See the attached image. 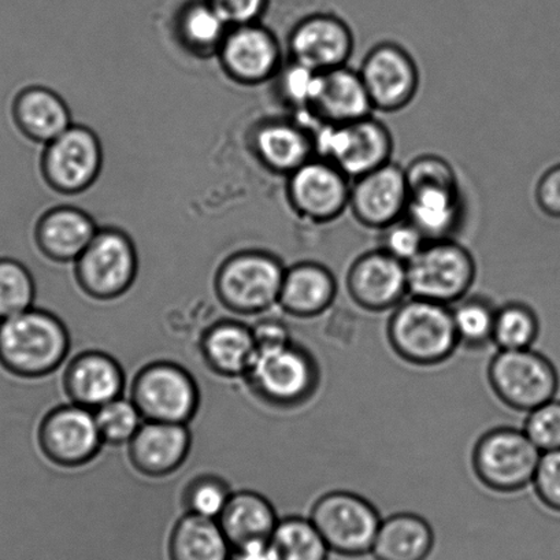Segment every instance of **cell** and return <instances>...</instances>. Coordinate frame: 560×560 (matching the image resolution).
<instances>
[{
    "mask_svg": "<svg viewBox=\"0 0 560 560\" xmlns=\"http://www.w3.org/2000/svg\"><path fill=\"white\" fill-rule=\"evenodd\" d=\"M433 547L431 524L420 515L399 513L382 521L370 553L374 560H427Z\"/></svg>",
    "mask_w": 560,
    "mask_h": 560,
    "instance_id": "obj_28",
    "label": "cell"
},
{
    "mask_svg": "<svg viewBox=\"0 0 560 560\" xmlns=\"http://www.w3.org/2000/svg\"><path fill=\"white\" fill-rule=\"evenodd\" d=\"M355 48L352 30L339 15H310L290 36L291 61L317 72L346 67Z\"/></svg>",
    "mask_w": 560,
    "mask_h": 560,
    "instance_id": "obj_19",
    "label": "cell"
},
{
    "mask_svg": "<svg viewBox=\"0 0 560 560\" xmlns=\"http://www.w3.org/2000/svg\"><path fill=\"white\" fill-rule=\"evenodd\" d=\"M247 387L273 409H298L314 398L319 388V364L298 342L257 351L246 376Z\"/></svg>",
    "mask_w": 560,
    "mask_h": 560,
    "instance_id": "obj_4",
    "label": "cell"
},
{
    "mask_svg": "<svg viewBox=\"0 0 560 560\" xmlns=\"http://www.w3.org/2000/svg\"><path fill=\"white\" fill-rule=\"evenodd\" d=\"M541 451L524 429L497 428L483 433L472 451V469L491 491L514 493L533 482Z\"/></svg>",
    "mask_w": 560,
    "mask_h": 560,
    "instance_id": "obj_8",
    "label": "cell"
},
{
    "mask_svg": "<svg viewBox=\"0 0 560 560\" xmlns=\"http://www.w3.org/2000/svg\"><path fill=\"white\" fill-rule=\"evenodd\" d=\"M459 346L467 350H482L493 341L494 318L498 307L491 299L467 295L451 306Z\"/></svg>",
    "mask_w": 560,
    "mask_h": 560,
    "instance_id": "obj_33",
    "label": "cell"
},
{
    "mask_svg": "<svg viewBox=\"0 0 560 560\" xmlns=\"http://www.w3.org/2000/svg\"><path fill=\"white\" fill-rule=\"evenodd\" d=\"M138 254L122 232L97 231L94 241L75 260V280L96 301H114L133 285Z\"/></svg>",
    "mask_w": 560,
    "mask_h": 560,
    "instance_id": "obj_12",
    "label": "cell"
},
{
    "mask_svg": "<svg viewBox=\"0 0 560 560\" xmlns=\"http://www.w3.org/2000/svg\"><path fill=\"white\" fill-rule=\"evenodd\" d=\"M70 351L67 325L40 308L0 320V366L21 378L50 376Z\"/></svg>",
    "mask_w": 560,
    "mask_h": 560,
    "instance_id": "obj_2",
    "label": "cell"
},
{
    "mask_svg": "<svg viewBox=\"0 0 560 560\" xmlns=\"http://www.w3.org/2000/svg\"><path fill=\"white\" fill-rule=\"evenodd\" d=\"M489 385L510 409L529 412L555 399L559 376L553 363L542 353L526 350H499L488 366Z\"/></svg>",
    "mask_w": 560,
    "mask_h": 560,
    "instance_id": "obj_11",
    "label": "cell"
},
{
    "mask_svg": "<svg viewBox=\"0 0 560 560\" xmlns=\"http://www.w3.org/2000/svg\"><path fill=\"white\" fill-rule=\"evenodd\" d=\"M226 25L210 4H198L184 14L182 34L189 46L209 50L222 45L226 37Z\"/></svg>",
    "mask_w": 560,
    "mask_h": 560,
    "instance_id": "obj_38",
    "label": "cell"
},
{
    "mask_svg": "<svg viewBox=\"0 0 560 560\" xmlns=\"http://www.w3.org/2000/svg\"><path fill=\"white\" fill-rule=\"evenodd\" d=\"M313 141L315 158L334 163L351 179L393 162L394 136L374 116L351 124H317Z\"/></svg>",
    "mask_w": 560,
    "mask_h": 560,
    "instance_id": "obj_5",
    "label": "cell"
},
{
    "mask_svg": "<svg viewBox=\"0 0 560 560\" xmlns=\"http://www.w3.org/2000/svg\"><path fill=\"white\" fill-rule=\"evenodd\" d=\"M540 334V320L535 310L522 302H509L498 307L493 341L499 350L513 351L532 348Z\"/></svg>",
    "mask_w": 560,
    "mask_h": 560,
    "instance_id": "obj_34",
    "label": "cell"
},
{
    "mask_svg": "<svg viewBox=\"0 0 560 560\" xmlns=\"http://www.w3.org/2000/svg\"><path fill=\"white\" fill-rule=\"evenodd\" d=\"M524 432L541 454L560 450V400H549L527 412Z\"/></svg>",
    "mask_w": 560,
    "mask_h": 560,
    "instance_id": "obj_40",
    "label": "cell"
},
{
    "mask_svg": "<svg viewBox=\"0 0 560 560\" xmlns=\"http://www.w3.org/2000/svg\"><path fill=\"white\" fill-rule=\"evenodd\" d=\"M407 203L409 184L405 167L394 161L352 179L348 210L368 230L380 232L404 219Z\"/></svg>",
    "mask_w": 560,
    "mask_h": 560,
    "instance_id": "obj_16",
    "label": "cell"
},
{
    "mask_svg": "<svg viewBox=\"0 0 560 560\" xmlns=\"http://www.w3.org/2000/svg\"><path fill=\"white\" fill-rule=\"evenodd\" d=\"M409 184L406 217L428 242L454 238L465 220L466 206L458 174L445 158L422 154L405 167Z\"/></svg>",
    "mask_w": 560,
    "mask_h": 560,
    "instance_id": "obj_1",
    "label": "cell"
},
{
    "mask_svg": "<svg viewBox=\"0 0 560 560\" xmlns=\"http://www.w3.org/2000/svg\"><path fill=\"white\" fill-rule=\"evenodd\" d=\"M34 277L18 260L0 259V320L14 317L34 306Z\"/></svg>",
    "mask_w": 560,
    "mask_h": 560,
    "instance_id": "obj_35",
    "label": "cell"
},
{
    "mask_svg": "<svg viewBox=\"0 0 560 560\" xmlns=\"http://www.w3.org/2000/svg\"><path fill=\"white\" fill-rule=\"evenodd\" d=\"M124 388L121 364L106 352H81L65 370L63 389L68 398L92 411L121 398Z\"/></svg>",
    "mask_w": 560,
    "mask_h": 560,
    "instance_id": "obj_20",
    "label": "cell"
},
{
    "mask_svg": "<svg viewBox=\"0 0 560 560\" xmlns=\"http://www.w3.org/2000/svg\"><path fill=\"white\" fill-rule=\"evenodd\" d=\"M199 350L210 372L225 378H244L257 355L252 326L232 319L206 329Z\"/></svg>",
    "mask_w": 560,
    "mask_h": 560,
    "instance_id": "obj_24",
    "label": "cell"
},
{
    "mask_svg": "<svg viewBox=\"0 0 560 560\" xmlns=\"http://www.w3.org/2000/svg\"><path fill=\"white\" fill-rule=\"evenodd\" d=\"M255 141L265 165L288 176L315 158L313 129L307 125L291 121L266 124Z\"/></svg>",
    "mask_w": 560,
    "mask_h": 560,
    "instance_id": "obj_29",
    "label": "cell"
},
{
    "mask_svg": "<svg viewBox=\"0 0 560 560\" xmlns=\"http://www.w3.org/2000/svg\"><path fill=\"white\" fill-rule=\"evenodd\" d=\"M337 281L325 265L301 262L287 269L279 304L287 314L296 318H314L334 304Z\"/></svg>",
    "mask_w": 560,
    "mask_h": 560,
    "instance_id": "obj_25",
    "label": "cell"
},
{
    "mask_svg": "<svg viewBox=\"0 0 560 560\" xmlns=\"http://www.w3.org/2000/svg\"><path fill=\"white\" fill-rule=\"evenodd\" d=\"M532 483L540 502L560 513V450L541 454Z\"/></svg>",
    "mask_w": 560,
    "mask_h": 560,
    "instance_id": "obj_42",
    "label": "cell"
},
{
    "mask_svg": "<svg viewBox=\"0 0 560 560\" xmlns=\"http://www.w3.org/2000/svg\"><path fill=\"white\" fill-rule=\"evenodd\" d=\"M352 179L334 163L313 158L288 178V199L302 219L330 224L350 208Z\"/></svg>",
    "mask_w": 560,
    "mask_h": 560,
    "instance_id": "obj_14",
    "label": "cell"
},
{
    "mask_svg": "<svg viewBox=\"0 0 560 560\" xmlns=\"http://www.w3.org/2000/svg\"><path fill=\"white\" fill-rule=\"evenodd\" d=\"M257 351L270 350L291 342V334L288 326L277 318H265L252 326Z\"/></svg>",
    "mask_w": 560,
    "mask_h": 560,
    "instance_id": "obj_45",
    "label": "cell"
},
{
    "mask_svg": "<svg viewBox=\"0 0 560 560\" xmlns=\"http://www.w3.org/2000/svg\"><path fill=\"white\" fill-rule=\"evenodd\" d=\"M387 334L396 355L416 366H436L459 347L451 306L410 295L395 307Z\"/></svg>",
    "mask_w": 560,
    "mask_h": 560,
    "instance_id": "obj_3",
    "label": "cell"
},
{
    "mask_svg": "<svg viewBox=\"0 0 560 560\" xmlns=\"http://www.w3.org/2000/svg\"><path fill=\"white\" fill-rule=\"evenodd\" d=\"M323 73L317 70L303 67V65L291 61L282 72L280 85L285 101L290 102L304 117L312 118V108L317 100ZM317 125V124H315Z\"/></svg>",
    "mask_w": 560,
    "mask_h": 560,
    "instance_id": "obj_39",
    "label": "cell"
},
{
    "mask_svg": "<svg viewBox=\"0 0 560 560\" xmlns=\"http://www.w3.org/2000/svg\"><path fill=\"white\" fill-rule=\"evenodd\" d=\"M230 560H275V557L268 540L232 548Z\"/></svg>",
    "mask_w": 560,
    "mask_h": 560,
    "instance_id": "obj_46",
    "label": "cell"
},
{
    "mask_svg": "<svg viewBox=\"0 0 560 560\" xmlns=\"http://www.w3.org/2000/svg\"><path fill=\"white\" fill-rule=\"evenodd\" d=\"M373 113V103L358 70L346 65L323 73L312 108L315 124H351Z\"/></svg>",
    "mask_w": 560,
    "mask_h": 560,
    "instance_id": "obj_23",
    "label": "cell"
},
{
    "mask_svg": "<svg viewBox=\"0 0 560 560\" xmlns=\"http://www.w3.org/2000/svg\"><path fill=\"white\" fill-rule=\"evenodd\" d=\"M232 497L231 488L221 477L203 475L188 482L183 492V505L188 514L219 520Z\"/></svg>",
    "mask_w": 560,
    "mask_h": 560,
    "instance_id": "obj_36",
    "label": "cell"
},
{
    "mask_svg": "<svg viewBox=\"0 0 560 560\" xmlns=\"http://www.w3.org/2000/svg\"><path fill=\"white\" fill-rule=\"evenodd\" d=\"M130 400L147 422L187 425L197 416L200 393L188 370L173 362H152L136 374Z\"/></svg>",
    "mask_w": 560,
    "mask_h": 560,
    "instance_id": "obj_9",
    "label": "cell"
},
{
    "mask_svg": "<svg viewBox=\"0 0 560 560\" xmlns=\"http://www.w3.org/2000/svg\"><path fill=\"white\" fill-rule=\"evenodd\" d=\"M310 520L324 537L330 552L346 558L372 552L382 516L376 505L357 493H325L314 503Z\"/></svg>",
    "mask_w": 560,
    "mask_h": 560,
    "instance_id": "obj_10",
    "label": "cell"
},
{
    "mask_svg": "<svg viewBox=\"0 0 560 560\" xmlns=\"http://www.w3.org/2000/svg\"><path fill=\"white\" fill-rule=\"evenodd\" d=\"M358 72L374 112L405 110L420 91L421 73L416 59L395 42H382L370 48Z\"/></svg>",
    "mask_w": 560,
    "mask_h": 560,
    "instance_id": "obj_13",
    "label": "cell"
},
{
    "mask_svg": "<svg viewBox=\"0 0 560 560\" xmlns=\"http://www.w3.org/2000/svg\"><path fill=\"white\" fill-rule=\"evenodd\" d=\"M275 560H329L330 549L310 518L288 516L269 538Z\"/></svg>",
    "mask_w": 560,
    "mask_h": 560,
    "instance_id": "obj_32",
    "label": "cell"
},
{
    "mask_svg": "<svg viewBox=\"0 0 560 560\" xmlns=\"http://www.w3.org/2000/svg\"><path fill=\"white\" fill-rule=\"evenodd\" d=\"M13 114L21 132L39 143H51L70 125V113L67 105L50 90L28 89L18 96Z\"/></svg>",
    "mask_w": 560,
    "mask_h": 560,
    "instance_id": "obj_30",
    "label": "cell"
},
{
    "mask_svg": "<svg viewBox=\"0 0 560 560\" xmlns=\"http://www.w3.org/2000/svg\"><path fill=\"white\" fill-rule=\"evenodd\" d=\"M94 221L78 209L48 211L37 225L36 241L42 253L56 262H75L94 241Z\"/></svg>",
    "mask_w": 560,
    "mask_h": 560,
    "instance_id": "obj_26",
    "label": "cell"
},
{
    "mask_svg": "<svg viewBox=\"0 0 560 560\" xmlns=\"http://www.w3.org/2000/svg\"><path fill=\"white\" fill-rule=\"evenodd\" d=\"M535 200L542 214L560 220V163L547 168L538 178Z\"/></svg>",
    "mask_w": 560,
    "mask_h": 560,
    "instance_id": "obj_43",
    "label": "cell"
},
{
    "mask_svg": "<svg viewBox=\"0 0 560 560\" xmlns=\"http://www.w3.org/2000/svg\"><path fill=\"white\" fill-rule=\"evenodd\" d=\"M37 442L51 464L67 469L89 465L103 444L95 411L74 404L58 406L43 418Z\"/></svg>",
    "mask_w": 560,
    "mask_h": 560,
    "instance_id": "obj_15",
    "label": "cell"
},
{
    "mask_svg": "<svg viewBox=\"0 0 560 560\" xmlns=\"http://www.w3.org/2000/svg\"><path fill=\"white\" fill-rule=\"evenodd\" d=\"M219 524L232 548L268 541L279 524L273 504L257 492L232 493Z\"/></svg>",
    "mask_w": 560,
    "mask_h": 560,
    "instance_id": "obj_27",
    "label": "cell"
},
{
    "mask_svg": "<svg viewBox=\"0 0 560 560\" xmlns=\"http://www.w3.org/2000/svg\"><path fill=\"white\" fill-rule=\"evenodd\" d=\"M226 24L247 25L262 13L265 0H210Z\"/></svg>",
    "mask_w": 560,
    "mask_h": 560,
    "instance_id": "obj_44",
    "label": "cell"
},
{
    "mask_svg": "<svg viewBox=\"0 0 560 560\" xmlns=\"http://www.w3.org/2000/svg\"><path fill=\"white\" fill-rule=\"evenodd\" d=\"M102 166V149L94 132L83 127H70L48 143L43 158V171L48 183L58 191H84L95 182Z\"/></svg>",
    "mask_w": 560,
    "mask_h": 560,
    "instance_id": "obj_18",
    "label": "cell"
},
{
    "mask_svg": "<svg viewBox=\"0 0 560 560\" xmlns=\"http://www.w3.org/2000/svg\"><path fill=\"white\" fill-rule=\"evenodd\" d=\"M232 546L219 521L185 514L168 538L171 560H230Z\"/></svg>",
    "mask_w": 560,
    "mask_h": 560,
    "instance_id": "obj_31",
    "label": "cell"
},
{
    "mask_svg": "<svg viewBox=\"0 0 560 560\" xmlns=\"http://www.w3.org/2000/svg\"><path fill=\"white\" fill-rule=\"evenodd\" d=\"M477 276L476 259L455 238L428 242L407 264L410 296L453 306L469 295Z\"/></svg>",
    "mask_w": 560,
    "mask_h": 560,
    "instance_id": "obj_7",
    "label": "cell"
},
{
    "mask_svg": "<svg viewBox=\"0 0 560 560\" xmlns=\"http://www.w3.org/2000/svg\"><path fill=\"white\" fill-rule=\"evenodd\" d=\"M347 291L368 312L395 308L410 295L407 265L377 248L359 255L348 269Z\"/></svg>",
    "mask_w": 560,
    "mask_h": 560,
    "instance_id": "obj_17",
    "label": "cell"
},
{
    "mask_svg": "<svg viewBox=\"0 0 560 560\" xmlns=\"http://www.w3.org/2000/svg\"><path fill=\"white\" fill-rule=\"evenodd\" d=\"M221 58L232 78L243 83H260L279 70L281 50L269 31L241 25L222 42Z\"/></svg>",
    "mask_w": 560,
    "mask_h": 560,
    "instance_id": "obj_22",
    "label": "cell"
},
{
    "mask_svg": "<svg viewBox=\"0 0 560 560\" xmlns=\"http://www.w3.org/2000/svg\"><path fill=\"white\" fill-rule=\"evenodd\" d=\"M95 418L103 443L110 445L129 444L144 421L133 401L122 398L100 407Z\"/></svg>",
    "mask_w": 560,
    "mask_h": 560,
    "instance_id": "obj_37",
    "label": "cell"
},
{
    "mask_svg": "<svg viewBox=\"0 0 560 560\" xmlns=\"http://www.w3.org/2000/svg\"><path fill=\"white\" fill-rule=\"evenodd\" d=\"M378 241V248L406 265L415 259L428 243V238L407 217L380 231Z\"/></svg>",
    "mask_w": 560,
    "mask_h": 560,
    "instance_id": "obj_41",
    "label": "cell"
},
{
    "mask_svg": "<svg viewBox=\"0 0 560 560\" xmlns=\"http://www.w3.org/2000/svg\"><path fill=\"white\" fill-rule=\"evenodd\" d=\"M287 269L268 253H241L222 264L215 293L222 306L237 315H259L279 304Z\"/></svg>",
    "mask_w": 560,
    "mask_h": 560,
    "instance_id": "obj_6",
    "label": "cell"
},
{
    "mask_svg": "<svg viewBox=\"0 0 560 560\" xmlns=\"http://www.w3.org/2000/svg\"><path fill=\"white\" fill-rule=\"evenodd\" d=\"M191 444L187 425L145 421L129 442V460L140 475L171 476L187 460Z\"/></svg>",
    "mask_w": 560,
    "mask_h": 560,
    "instance_id": "obj_21",
    "label": "cell"
}]
</instances>
